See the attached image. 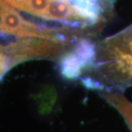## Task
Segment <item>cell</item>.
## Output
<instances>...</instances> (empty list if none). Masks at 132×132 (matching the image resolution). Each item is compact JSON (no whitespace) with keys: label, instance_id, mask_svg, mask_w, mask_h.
<instances>
[{"label":"cell","instance_id":"cell-1","mask_svg":"<svg viewBox=\"0 0 132 132\" xmlns=\"http://www.w3.org/2000/svg\"><path fill=\"white\" fill-rule=\"evenodd\" d=\"M80 80L101 91L131 87L132 24L95 44L93 62Z\"/></svg>","mask_w":132,"mask_h":132},{"label":"cell","instance_id":"cell-2","mask_svg":"<svg viewBox=\"0 0 132 132\" xmlns=\"http://www.w3.org/2000/svg\"><path fill=\"white\" fill-rule=\"evenodd\" d=\"M0 35L17 39L40 38L66 40L73 39L74 32L69 27H53L27 20L5 0H0Z\"/></svg>","mask_w":132,"mask_h":132},{"label":"cell","instance_id":"cell-6","mask_svg":"<svg viewBox=\"0 0 132 132\" xmlns=\"http://www.w3.org/2000/svg\"><path fill=\"white\" fill-rule=\"evenodd\" d=\"M16 66L11 54L9 44L0 43V81L12 68Z\"/></svg>","mask_w":132,"mask_h":132},{"label":"cell","instance_id":"cell-5","mask_svg":"<svg viewBox=\"0 0 132 132\" xmlns=\"http://www.w3.org/2000/svg\"><path fill=\"white\" fill-rule=\"evenodd\" d=\"M101 95L122 115L132 132V103L118 90L101 91Z\"/></svg>","mask_w":132,"mask_h":132},{"label":"cell","instance_id":"cell-3","mask_svg":"<svg viewBox=\"0 0 132 132\" xmlns=\"http://www.w3.org/2000/svg\"><path fill=\"white\" fill-rule=\"evenodd\" d=\"M13 7L65 27L87 29L94 26L68 0H5Z\"/></svg>","mask_w":132,"mask_h":132},{"label":"cell","instance_id":"cell-4","mask_svg":"<svg viewBox=\"0 0 132 132\" xmlns=\"http://www.w3.org/2000/svg\"><path fill=\"white\" fill-rule=\"evenodd\" d=\"M68 2L95 25L105 21L113 13L114 0H68Z\"/></svg>","mask_w":132,"mask_h":132}]
</instances>
